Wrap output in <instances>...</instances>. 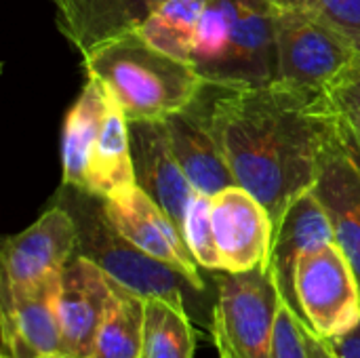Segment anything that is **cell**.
Returning a JSON list of instances; mask_svg holds the SVG:
<instances>
[{"mask_svg": "<svg viewBox=\"0 0 360 358\" xmlns=\"http://www.w3.org/2000/svg\"><path fill=\"white\" fill-rule=\"evenodd\" d=\"M213 89L211 118L228 167L268 209L276 232L291 203L316 184L340 139V114L325 93L281 82Z\"/></svg>", "mask_w": 360, "mask_h": 358, "instance_id": "obj_1", "label": "cell"}, {"mask_svg": "<svg viewBox=\"0 0 360 358\" xmlns=\"http://www.w3.org/2000/svg\"><path fill=\"white\" fill-rule=\"evenodd\" d=\"M82 68L114 93L129 122H162L207 87L192 63L156 49L139 32L95 46L82 55Z\"/></svg>", "mask_w": 360, "mask_h": 358, "instance_id": "obj_2", "label": "cell"}, {"mask_svg": "<svg viewBox=\"0 0 360 358\" xmlns=\"http://www.w3.org/2000/svg\"><path fill=\"white\" fill-rule=\"evenodd\" d=\"M192 65L207 84L264 87L276 80V6L211 0L200 17Z\"/></svg>", "mask_w": 360, "mask_h": 358, "instance_id": "obj_3", "label": "cell"}, {"mask_svg": "<svg viewBox=\"0 0 360 358\" xmlns=\"http://www.w3.org/2000/svg\"><path fill=\"white\" fill-rule=\"evenodd\" d=\"M76 196L65 198V207L78 226V255L95 262L112 281L139 293L141 298H158L190 314V319L207 331L215 325V302L209 291L198 289L186 274L173 266L143 253L124 236H120L105 219L101 198L89 205L91 194L74 190Z\"/></svg>", "mask_w": 360, "mask_h": 358, "instance_id": "obj_4", "label": "cell"}, {"mask_svg": "<svg viewBox=\"0 0 360 358\" xmlns=\"http://www.w3.org/2000/svg\"><path fill=\"white\" fill-rule=\"evenodd\" d=\"M359 51L308 8H276V80L325 93Z\"/></svg>", "mask_w": 360, "mask_h": 358, "instance_id": "obj_5", "label": "cell"}, {"mask_svg": "<svg viewBox=\"0 0 360 358\" xmlns=\"http://www.w3.org/2000/svg\"><path fill=\"white\" fill-rule=\"evenodd\" d=\"M215 325L236 358H272L281 291L268 268L215 274ZM211 331V333H213Z\"/></svg>", "mask_w": 360, "mask_h": 358, "instance_id": "obj_6", "label": "cell"}, {"mask_svg": "<svg viewBox=\"0 0 360 358\" xmlns=\"http://www.w3.org/2000/svg\"><path fill=\"white\" fill-rule=\"evenodd\" d=\"M295 298L304 321L325 340L344 335L359 325V279L335 241L300 257Z\"/></svg>", "mask_w": 360, "mask_h": 358, "instance_id": "obj_7", "label": "cell"}, {"mask_svg": "<svg viewBox=\"0 0 360 358\" xmlns=\"http://www.w3.org/2000/svg\"><path fill=\"white\" fill-rule=\"evenodd\" d=\"M78 253V226L65 205L49 207L32 226L4 241L0 251V300L57 279Z\"/></svg>", "mask_w": 360, "mask_h": 358, "instance_id": "obj_8", "label": "cell"}, {"mask_svg": "<svg viewBox=\"0 0 360 358\" xmlns=\"http://www.w3.org/2000/svg\"><path fill=\"white\" fill-rule=\"evenodd\" d=\"M101 209L108 224L120 236L143 253L186 274L198 289L209 291L207 281L202 279V268L190 253L184 234L146 190L137 186L124 196L101 200Z\"/></svg>", "mask_w": 360, "mask_h": 358, "instance_id": "obj_9", "label": "cell"}, {"mask_svg": "<svg viewBox=\"0 0 360 358\" xmlns=\"http://www.w3.org/2000/svg\"><path fill=\"white\" fill-rule=\"evenodd\" d=\"M211 219L221 272L268 268L274 224L268 209L243 186H230L211 198Z\"/></svg>", "mask_w": 360, "mask_h": 358, "instance_id": "obj_10", "label": "cell"}, {"mask_svg": "<svg viewBox=\"0 0 360 358\" xmlns=\"http://www.w3.org/2000/svg\"><path fill=\"white\" fill-rule=\"evenodd\" d=\"M110 300L112 279L95 262L76 253L63 268L57 289V314L63 354L91 358Z\"/></svg>", "mask_w": 360, "mask_h": 358, "instance_id": "obj_11", "label": "cell"}, {"mask_svg": "<svg viewBox=\"0 0 360 358\" xmlns=\"http://www.w3.org/2000/svg\"><path fill=\"white\" fill-rule=\"evenodd\" d=\"M205 93L207 91H202L200 97L186 110L171 114L165 120V127L173 154L192 188L196 192L215 196L221 190L236 186V179L213 129L211 99H205Z\"/></svg>", "mask_w": 360, "mask_h": 358, "instance_id": "obj_12", "label": "cell"}, {"mask_svg": "<svg viewBox=\"0 0 360 358\" xmlns=\"http://www.w3.org/2000/svg\"><path fill=\"white\" fill-rule=\"evenodd\" d=\"M137 186L146 190L184 234V217L194 194L169 143L162 122H129Z\"/></svg>", "mask_w": 360, "mask_h": 358, "instance_id": "obj_13", "label": "cell"}, {"mask_svg": "<svg viewBox=\"0 0 360 358\" xmlns=\"http://www.w3.org/2000/svg\"><path fill=\"white\" fill-rule=\"evenodd\" d=\"M59 276L11 300H0L2 357L40 358L63 352L57 314Z\"/></svg>", "mask_w": 360, "mask_h": 358, "instance_id": "obj_14", "label": "cell"}, {"mask_svg": "<svg viewBox=\"0 0 360 358\" xmlns=\"http://www.w3.org/2000/svg\"><path fill=\"white\" fill-rule=\"evenodd\" d=\"M61 36L82 55L124 34L137 32L141 23L165 0H51Z\"/></svg>", "mask_w": 360, "mask_h": 358, "instance_id": "obj_15", "label": "cell"}, {"mask_svg": "<svg viewBox=\"0 0 360 358\" xmlns=\"http://www.w3.org/2000/svg\"><path fill=\"white\" fill-rule=\"evenodd\" d=\"M333 241L335 238H333L329 215L312 190H308L306 194H302L291 203V207L287 209L283 222L274 232L268 270L276 281L281 298L297 314H300V306L295 298V266L304 253Z\"/></svg>", "mask_w": 360, "mask_h": 358, "instance_id": "obj_16", "label": "cell"}, {"mask_svg": "<svg viewBox=\"0 0 360 358\" xmlns=\"http://www.w3.org/2000/svg\"><path fill=\"white\" fill-rule=\"evenodd\" d=\"M312 192L325 207L333 238L348 257L360 285V169L342 141V129Z\"/></svg>", "mask_w": 360, "mask_h": 358, "instance_id": "obj_17", "label": "cell"}, {"mask_svg": "<svg viewBox=\"0 0 360 358\" xmlns=\"http://www.w3.org/2000/svg\"><path fill=\"white\" fill-rule=\"evenodd\" d=\"M105 93H108V110L89 160L86 190H84V194L97 196L101 200L124 196L133 188H137L135 165L131 154L129 118L108 87Z\"/></svg>", "mask_w": 360, "mask_h": 358, "instance_id": "obj_18", "label": "cell"}, {"mask_svg": "<svg viewBox=\"0 0 360 358\" xmlns=\"http://www.w3.org/2000/svg\"><path fill=\"white\" fill-rule=\"evenodd\" d=\"M108 110L105 87L86 76L78 99L65 114L63 135H61V186L78 192L86 190V171L89 160L97 141V135L103 127Z\"/></svg>", "mask_w": 360, "mask_h": 358, "instance_id": "obj_19", "label": "cell"}, {"mask_svg": "<svg viewBox=\"0 0 360 358\" xmlns=\"http://www.w3.org/2000/svg\"><path fill=\"white\" fill-rule=\"evenodd\" d=\"M146 298L112 281V300L91 358H143Z\"/></svg>", "mask_w": 360, "mask_h": 358, "instance_id": "obj_20", "label": "cell"}, {"mask_svg": "<svg viewBox=\"0 0 360 358\" xmlns=\"http://www.w3.org/2000/svg\"><path fill=\"white\" fill-rule=\"evenodd\" d=\"M211 0H165L137 30L156 49L192 63L194 40Z\"/></svg>", "mask_w": 360, "mask_h": 358, "instance_id": "obj_21", "label": "cell"}, {"mask_svg": "<svg viewBox=\"0 0 360 358\" xmlns=\"http://www.w3.org/2000/svg\"><path fill=\"white\" fill-rule=\"evenodd\" d=\"M192 323L190 314L173 304L146 300L143 358H194L198 335Z\"/></svg>", "mask_w": 360, "mask_h": 358, "instance_id": "obj_22", "label": "cell"}, {"mask_svg": "<svg viewBox=\"0 0 360 358\" xmlns=\"http://www.w3.org/2000/svg\"><path fill=\"white\" fill-rule=\"evenodd\" d=\"M272 358H335L329 342L300 317L285 300H281Z\"/></svg>", "mask_w": 360, "mask_h": 358, "instance_id": "obj_23", "label": "cell"}, {"mask_svg": "<svg viewBox=\"0 0 360 358\" xmlns=\"http://www.w3.org/2000/svg\"><path fill=\"white\" fill-rule=\"evenodd\" d=\"M211 198L209 194L196 192L190 198L184 217V238L194 255L196 264L209 272H221V260L215 245L213 219H211Z\"/></svg>", "mask_w": 360, "mask_h": 358, "instance_id": "obj_24", "label": "cell"}, {"mask_svg": "<svg viewBox=\"0 0 360 358\" xmlns=\"http://www.w3.org/2000/svg\"><path fill=\"white\" fill-rule=\"evenodd\" d=\"M300 8L321 17L360 53V0H304Z\"/></svg>", "mask_w": 360, "mask_h": 358, "instance_id": "obj_25", "label": "cell"}, {"mask_svg": "<svg viewBox=\"0 0 360 358\" xmlns=\"http://www.w3.org/2000/svg\"><path fill=\"white\" fill-rule=\"evenodd\" d=\"M329 103L338 114L360 108V53L338 74V78L325 91Z\"/></svg>", "mask_w": 360, "mask_h": 358, "instance_id": "obj_26", "label": "cell"}, {"mask_svg": "<svg viewBox=\"0 0 360 358\" xmlns=\"http://www.w3.org/2000/svg\"><path fill=\"white\" fill-rule=\"evenodd\" d=\"M335 358H360V323L348 333L327 340Z\"/></svg>", "mask_w": 360, "mask_h": 358, "instance_id": "obj_27", "label": "cell"}, {"mask_svg": "<svg viewBox=\"0 0 360 358\" xmlns=\"http://www.w3.org/2000/svg\"><path fill=\"white\" fill-rule=\"evenodd\" d=\"M340 129H342V141H344L346 150L350 152V156L354 158L356 167L360 169V135L352 133V131H348V129L342 124V120H340Z\"/></svg>", "mask_w": 360, "mask_h": 358, "instance_id": "obj_28", "label": "cell"}, {"mask_svg": "<svg viewBox=\"0 0 360 358\" xmlns=\"http://www.w3.org/2000/svg\"><path fill=\"white\" fill-rule=\"evenodd\" d=\"M340 120H342V124H344L348 131L360 135V108L359 110H350V112L340 114Z\"/></svg>", "mask_w": 360, "mask_h": 358, "instance_id": "obj_29", "label": "cell"}, {"mask_svg": "<svg viewBox=\"0 0 360 358\" xmlns=\"http://www.w3.org/2000/svg\"><path fill=\"white\" fill-rule=\"evenodd\" d=\"M211 335H213V342H215V346H217V354H219V358H236L234 350L230 348V344L224 340V335H221L219 331H213Z\"/></svg>", "mask_w": 360, "mask_h": 358, "instance_id": "obj_30", "label": "cell"}, {"mask_svg": "<svg viewBox=\"0 0 360 358\" xmlns=\"http://www.w3.org/2000/svg\"><path fill=\"white\" fill-rule=\"evenodd\" d=\"M276 8H300L304 4V0H264Z\"/></svg>", "mask_w": 360, "mask_h": 358, "instance_id": "obj_31", "label": "cell"}, {"mask_svg": "<svg viewBox=\"0 0 360 358\" xmlns=\"http://www.w3.org/2000/svg\"><path fill=\"white\" fill-rule=\"evenodd\" d=\"M0 358H6V357H0ZM40 358H74V357L63 354V352H57V354H46V357H40Z\"/></svg>", "mask_w": 360, "mask_h": 358, "instance_id": "obj_32", "label": "cell"}]
</instances>
